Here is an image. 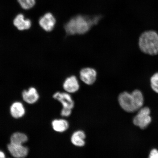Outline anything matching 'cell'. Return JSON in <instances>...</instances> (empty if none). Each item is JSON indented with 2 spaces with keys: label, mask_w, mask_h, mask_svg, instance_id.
<instances>
[{
  "label": "cell",
  "mask_w": 158,
  "mask_h": 158,
  "mask_svg": "<svg viewBox=\"0 0 158 158\" xmlns=\"http://www.w3.org/2000/svg\"><path fill=\"white\" fill-rule=\"evenodd\" d=\"M96 19L90 20L81 15H78L69 21L65 25L67 33L70 35L83 34L87 32Z\"/></svg>",
  "instance_id": "cell-1"
},
{
  "label": "cell",
  "mask_w": 158,
  "mask_h": 158,
  "mask_svg": "<svg viewBox=\"0 0 158 158\" xmlns=\"http://www.w3.org/2000/svg\"><path fill=\"white\" fill-rule=\"evenodd\" d=\"M139 47L142 52L150 55L158 54V35L153 31L143 32L139 40Z\"/></svg>",
  "instance_id": "cell-2"
},
{
  "label": "cell",
  "mask_w": 158,
  "mask_h": 158,
  "mask_svg": "<svg viewBox=\"0 0 158 158\" xmlns=\"http://www.w3.org/2000/svg\"><path fill=\"white\" fill-rule=\"evenodd\" d=\"M118 101L120 106L125 111L133 113L139 110L140 108L133 94L124 92L119 94Z\"/></svg>",
  "instance_id": "cell-3"
},
{
  "label": "cell",
  "mask_w": 158,
  "mask_h": 158,
  "mask_svg": "<svg viewBox=\"0 0 158 158\" xmlns=\"http://www.w3.org/2000/svg\"><path fill=\"white\" fill-rule=\"evenodd\" d=\"M150 114L151 110L149 107L145 106L140 108L137 115L133 118L134 125L142 129H145L152 122Z\"/></svg>",
  "instance_id": "cell-4"
},
{
  "label": "cell",
  "mask_w": 158,
  "mask_h": 158,
  "mask_svg": "<svg viewBox=\"0 0 158 158\" xmlns=\"http://www.w3.org/2000/svg\"><path fill=\"white\" fill-rule=\"evenodd\" d=\"M7 149L11 156L15 158H24L29 153L28 148L23 145H17L10 143L7 145Z\"/></svg>",
  "instance_id": "cell-5"
},
{
  "label": "cell",
  "mask_w": 158,
  "mask_h": 158,
  "mask_svg": "<svg viewBox=\"0 0 158 158\" xmlns=\"http://www.w3.org/2000/svg\"><path fill=\"white\" fill-rule=\"evenodd\" d=\"M39 23L45 31H49L54 29L56 23V19L52 14L48 13L40 18Z\"/></svg>",
  "instance_id": "cell-6"
},
{
  "label": "cell",
  "mask_w": 158,
  "mask_h": 158,
  "mask_svg": "<svg viewBox=\"0 0 158 158\" xmlns=\"http://www.w3.org/2000/svg\"><path fill=\"white\" fill-rule=\"evenodd\" d=\"M80 77L81 80L85 84L91 85L96 81L97 73L94 69L85 68L80 71Z\"/></svg>",
  "instance_id": "cell-7"
},
{
  "label": "cell",
  "mask_w": 158,
  "mask_h": 158,
  "mask_svg": "<svg viewBox=\"0 0 158 158\" xmlns=\"http://www.w3.org/2000/svg\"><path fill=\"white\" fill-rule=\"evenodd\" d=\"M53 98L62 104L63 108L72 110L74 107V103L71 96L66 93L57 92L53 96Z\"/></svg>",
  "instance_id": "cell-8"
},
{
  "label": "cell",
  "mask_w": 158,
  "mask_h": 158,
  "mask_svg": "<svg viewBox=\"0 0 158 158\" xmlns=\"http://www.w3.org/2000/svg\"><path fill=\"white\" fill-rule=\"evenodd\" d=\"M63 87L64 90L69 93L76 92L80 88L77 79L75 76L69 77L64 81Z\"/></svg>",
  "instance_id": "cell-9"
},
{
  "label": "cell",
  "mask_w": 158,
  "mask_h": 158,
  "mask_svg": "<svg viewBox=\"0 0 158 158\" xmlns=\"http://www.w3.org/2000/svg\"><path fill=\"white\" fill-rule=\"evenodd\" d=\"M22 97L23 100L29 104L35 103L39 98V94L37 90L33 87L29 88L28 90L23 91Z\"/></svg>",
  "instance_id": "cell-10"
},
{
  "label": "cell",
  "mask_w": 158,
  "mask_h": 158,
  "mask_svg": "<svg viewBox=\"0 0 158 158\" xmlns=\"http://www.w3.org/2000/svg\"><path fill=\"white\" fill-rule=\"evenodd\" d=\"M14 25L20 31H23L30 28L31 21L30 20L25 19L24 15L19 14L16 16L13 21Z\"/></svg>",
  "instance_id": "cell-11"
},
{
  "label": "cell",
  "mask_w": 158,
  "mask_h": 158,
  "mask_svg": "<svg viewBox=\"0 0 158 158\" xmlns=\"http://www.w3.org/2000/svg\"><path fill=\"white\" fill-rule=\"evenodd\" d=\"M10 112L12 117L15 118L22 117L25 113L24 106L21 102H15L11 105Z\"/></svg>",
  "instance_id": "cell-12"
},
{
  "label": "cell",
  "mask_w": 158,
  "mask_h": 158,
  "mask_svg": "<svg viewBox=\"0 0 158 158\" xmlns=\"http://www.w3.org/2000/svg\"><path fill=\"white\" fill-rule=\"evenodd\" d=\"M85 134L83 131H79L74 132L71 137V142L75 146L78 147H83L85 145Z\"/></svg>",
  "instance_id": "cell-13"
},
{
  "label": "cell",
  "mask_w": 158,
  "mask_h": 158,
  "mask_svg": "<svg viewBox=\"0 0 158 158\" xmlns=\"http://www.w3.org/2000/svg\"><path fill=\"white\" fill-rule=\"evenodd\" d=\"M52 126L55 131L62 133L68 129L69 124L64 119H55L52 122Z\"/></svg>",
  "instance_id": "cell-14"
},
{
  "label": "cell",
  "mask_w": 158,
  "mask_h": 158,
  "mask_svg": "<svg viewBox=\"0 0 158 158\" xmlns=\"http://www.w3.org/2000/svg\"><path fill=\"white\" fill-rule=\"evenodd\" d=\"M10 140V143L17 145H23L27 141L28 137L24 133L16 132L11 135Z\"/></svg>",
  "instance_id": "cell-15"
},
{
  "label": "cell",
  "mask_w": 158,
  "mask_h": 158,
  "mask_svg": "<svg viewBox=\"0 0 158 158\" xmlns=\"http://www.w3.org/2000/svg\"><path fill=\"white\" fill-rule=\"evenodd\" d=\"M22 8L29 10L32 8L35 3V0H17Z\"/></svg>",
  "instance_id": "cell-16"
},
{
  "label": "cell",
  "mask_w": 158,
  "mask_h": 158,
  "mask_svg": "<svg viewBox=\"0 0 158 158\" xmlns=\"http://www.w3.org/2000/svg\"><path fill=\"white\" fill-rule=\"evenodd\" d=\"M151 86L154 91L158 94V73L154 74L151 78Z\"/></svg>",
  "instance_id": "cell-17"
},
{
  "label": "cell",
  "mask_w": 158,
  "mask_h": 158,
  "mask_svg": "<svg viewBox=\"0 0 158 158\" xmlns=\"http://www.w3.org/2000/svg\"><path fill=\"white\" fill-rule=\"evenodd\" d=\"M72 113V110L70 109L64 108L61 112V115L64 117H68Z\"/></svg>",
  "instance_id": "cell-18"
},
{
  "label": "cell",
  "mask_w": 158,
  "mask_h": 158,
  "mask_svg": "<svg viewBox=\"0 0 158 158\" xmlns=\"http://www.w3.org/2000/svg\"><path fill=\"white\" fill-rule=\"evenodd\" d=\"M149 158H158V151L157 149H153L150 152Z\"/></svg>",
  "instance_id": "cell-19"
},
{
  "label": "cell",
  "mask_w": 158,
  "mask_h": 158,
  "mask_svg": "<svg viewBox=\"0 0 158 158\" xmlns=\"http://www.w3.org/2000/svg\"><path fill=\"white\" fill-rule=\"evenodd\" d=\"M5 154L2 151H0V158H5Z\"/></svg>",
  "instance_id": "cell-20"
}]
</instances>
